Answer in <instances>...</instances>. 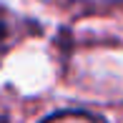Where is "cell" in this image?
Returning a JSON list of instances; mask_svg holds the SVG:
<instances>
[{"label":"cell","instance_id":"2","mask_svg":"<svg viewBox=\"0 0 123 123\" xmlns=\"http://www.w3.org/2000/svg\"><path fill=\"white\" fill-rule=\"evenodd\" d=\"M5 35H8V23H5V18H3V13H0V43L5 40Z\"/></svg>","mask_w":123,"mask_h":123},{"label":"cell","instance_id":"1","mask_svg":"<svg viewBox=\"0 0 123 123\" xmlns=\"http://www.w3.org/2000/svg\"><path fill=\"white\" fill-rule=\"evenodd\" d=\"M40 123H105V121L96 113H88V111H60V113L48 116Z\"/></svg>","mask_w":123,"mask_h":123}]
</instances>
